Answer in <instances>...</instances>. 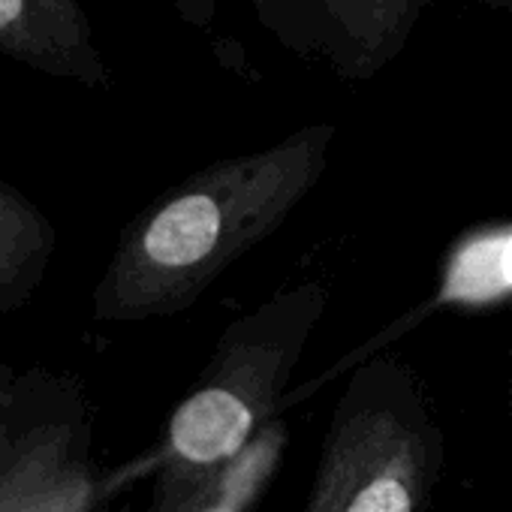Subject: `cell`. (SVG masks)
<instances>
[{"instance_id": "cell-7", "label": "cell", "mask_w": 512, "mask_h": 512, "mask_svg": "<svg viewBox=\"0 0 512 512\" xmlns=\"http://www.w3.org/2000/svg\"><path fill=\"white\" fill-rule=\"evenodd\" d=\"M506 302H512V220L473 226L446 250L431 299L386 329L356 359H365L437 311H485Z\"/></svg>"}, {"instance_id": "cell-2", "label": "cell", "mask_w": 512, "mask_h": 512, "mask_svg": "<svg viewBox=\"0 0 512 512\" xmlns=\"http://www.w3.org/2000/svg\"><path fill=\"white\" fill-rule=\"evenodd\" d=\"M329 305L320 281L278 290L220 335L193 389L172 410L151 455V506L205 488L269 419H275L293 371Z\"/></svg>"}, {"instance_id": "cell-5", "label": "cell", "mask_w": 512, "mask_h": 512, "mask_svg": "<svg viewBox=\"0 0 512 512\" xmlns=\"http://www.w3.org/2000/svg\"><path fill=\"white\" fill-rule=\"evenodd\" d=\"M431 0H250L293 55L341 79H374L410 43Z\"/></svg>"}, {"instance_id": "cell-11", "label": "cell", "mask_w": 512, "mask_h": 512, "mask_svg": "<svg viewBox=\"0 0 512 512\" xmlns=\"http://www.w3.org/2000/svg\"><path fill=\"white\" fill-rule=\"evenodd\" d=\"M172 10L193 28H208L226 0H169Z\"/></svg>"}, {"instance_id": "cell-1", "label": "cell", "mask_w": 512, "mask_h": 512, "mask_svg": "<svg viewBox=\"0 0 512 512\" xmlns=\"http://www.w3.org/2000/svg\"><path fill=\"white\" fill-rule=\"evenodd\" d=\"M338 127L314 121L275 145L217 160L163 193L121 232L94 287V317L142 323L193 308L317 187Z\"/></svg>"}, {"instance_id": "cell-4", "label": "cell", "mask_w": 512, "mask_h": 512, "mask_svg": "<svg viewBox=\"0 0 512 512\" xmlns=\"http://www.w3.org/2000/svg\"><path fill=\"white\" fill-rule=\"evenodd\" d=\"M13 452L0 470V512H94L103 482L79 380L34 368Z\"/></svg>"}, {"instance_id": "cell-8", "label": "cell", "mask_w": 512, "mask_h": 512, "mask_svg": "<svg viewBox=\"0 0 512 512\" xmlns=\"http://www.w3.org/2000/svg\"><path fill=\"white\" fill-rule=\"evenodd\" d=\"M55 256L52 220L13 184L0 181V314L19 311Z\"/></svg>"}, {"instance_id": "cell-10", "label": "cell", "mask_w": 512, "mask_h": 512, "mask_svg": "<svg viewBox=\"0 0 512 512\" xmlns=\"http://www.w3.org/2000/svg\"><path fill=\"white\" fill-rule=\"evenodd\" d=\"M25 374H19L13 365L0 362V470H4L16 434H19V422H22V410H25Z\"/></svg>"}, {"instance_id": "cell-6", "label": "cell", "mask_w": 512, "mask_h": 512, "mask_svg": "<svg viewBox=\"0 0 512 512\" xmlns=\"http://www.w3.org/2000/svg\"><path fill=\"white\" fill-rule=\"evenodd\" d=\"M0 58L82 88H109L85 0H0Z\"/></svg>"}, {"instance_id": "cell-9", "label": "cell", "mask_w": 512, "mask_h": 512, "mask_svg": "<svg viewBox=\"0 0 512 512\" xmlns=\"http://www.w3.org/2000/svg\"><path fill=\"white\" fill-rule=\"evenodd\" d=\"M287 440V425L278 416L269 419L205 488L184 500L151 506L148 512H250V506L269 488L284 458Z\"/></svg>"}, {"instance_id": "cell-3", "label": "cell", "mask_w": 512, "mask_h": 512, "mask_svg": "<svg viewBox=\"0 0 512 512\" xmlns=\"http://www.w3.org/2000/svg\"><path fill=\"white\" fill-rule=\"evenodd\" d=\"M446 440L416 374L362 359L338 398L305 512H428Z\"/></svg>"}, {"instance_id": "cell-12", "label": "cell", "mask_w": 512, "mask_h": 512, "mask_svg": "<svg viewBox=\"0 0 512 512\" xmlns=\"http://www.w3.org/2000/svg\"><path fill=\"white\" fill-rule=\"evenodd\" d=\"M485 4H491V7H509L512 10V0H485Z\"/></svg>"}]
</instances>
